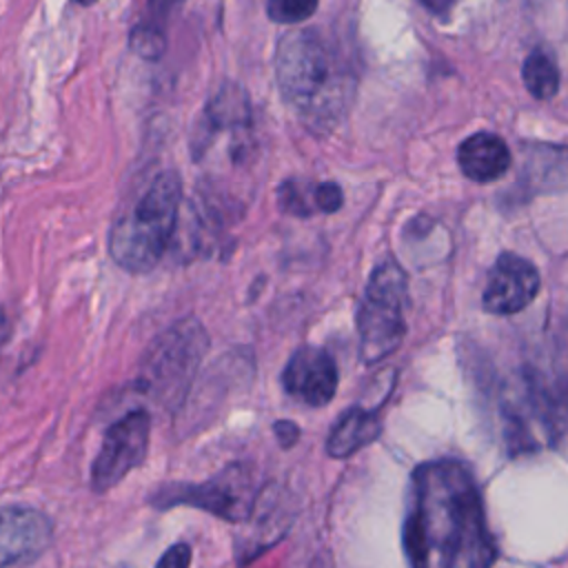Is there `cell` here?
<instances>
[{"instance_id": "9", "label": "cell", "mask_w": 568, "mask_h": 568, "mask_svg": "<svg viewBox=\"0 0 568 568\" xmlns=\"http://www.w3.org/2000/svg\"><path fill=\"white\" fill-rule=\"evenodd\" d=\"M539 291V273L532 262L515 253H501L488 271L481 304L488 313L510 315L524 311Z\"/></svg>"}, {"instance_id": "14", "label": "cell", "mask_w": 568, "mask_h": 568, "mask_svg": "<svg viewBox=\"0 0 568 568\" xmlns=\"http://www.w3.org/2000/svg\"><path fill=\"white\" fill-rule=\"evenodd\" d=\"M320 0H268L266 13L273 22L295 24L311 18L317 11Z\"/></svg>"}, {"instance_id": "20", "label": "cell", "mask_w": 568, "mask_h": 568, "mask_svg": "<svg viewBox=\"0 0 568 568\" xmlns=\"http://www.w3.org/2000/svg\"><path fill=\"white\" fill-rule=\"evenodd\" d=\"M426 9H430L433 13H439V16H444V13H448L450 11V7L457 2V0H419Z\"/></svg>"}, {"instance_id": "13", "label": "cell", "mask_w": 568, "mask_h": 568, "mask_svg": "<svg viewBox=\"0 0 568 568\" xmlns=\"http://www.w3.org/2000/svg\"><path fill=\"white\" fill-rule=\"evenodd\" d=\"M521 78L532 98L550 100L559 89V67L552 53L541 49L528 53L521 69Z\"/></svg>"}, {"instance_id": "7", "label": "cell", "mask_w": 568, "mask_h": 568, "mask_svg": "<svg viewBox=\"0 0 568 568\" xmlns=\"http://www.w3.org/2000/svg\"><path fill=\"white\" fill-rule=\"evenodd\" d=\"M151 419L146 410H131L113 422L102 439V446L91 464V486L98 493L113 488L138 464H142L149 450Z\"/></svg>"}, {"instance_id": "2", "label": "cell", "mask_w": 568, "mask_h": 568, "mask_svg": "<svg viewBox=\"0 0 568 568\" xmlns=\"http://www.w3.org/2000/svg\"><path fill=\"white\" fill-rule=\"evenodd\" d=\"M275 75L284 100L317 126H331L346 111L353 78L337 51L313 29L286 33L275 53Z\"/></svg>"}, {"instance_id": "6", "label": "cell", "mask_w": 568, "mask_h": 568, "mask_svg": "<svg viewBox=\"0 0 568 568\" xmlns=\"http://www.w3.org/2000/svg\"><path fill=\"white\" fill-rule=\"evenodd\" d=\"M255 499L257 484L246 464H231L202 484H178L175 488L158 490V504H162V508L186 504L226 521H244L251 515Z\"/></svg>"}, {"instance_id": "18", "label": "cell", "mask_w": 568, "mask_h": 568, "mask_svg": "<svg viewBox=\"0 0 568 568\" xmlns=\"http://www.w3.org/2000/svg\"><path fill=\"white\" fill-rule=\"evenodd\" d=\"M182 0H149V24L160 27V20H166V16L175 9V4Z\"/></svg>"}, {"instance_id": "3", "label": "cell", "mask_w": 568, "mask_h": 568, "mask_svg": "<svg viewBox=\"0 0 568 568\" xmlns=\"http://www.w3.org/2000/svg\"><path fill=\"white\" fill-rule=\"evenodd\" d=\"M180 197V175L164 171L135 204L115 217L109 231V253L118 266L129 273H146L162 260L175 231Z\"/></svg>"}, {"instance_id": "5", "label": "cell", "mask_w": 568, "mask_h": 568, "mask_svg": "<svg viewBox=\"0 0 568 568\" xmlns=\"http://www.w3.org/2000/svg\"><path fill=\"white\" fill-rule=\"evenodd\" d=\"M408 280L393 260L382 262L368 277L357 311L362 359L375 364L390 355L406 335Z\"/></svg>"}, {"instance_id": "10", "label": "cell", "mask_w": 568, "mask_h": 568, "mask_svg": "<svg viewBox=\"0 0 568 568\" xmlns=\"http://www.w3.org/2000/svg\"><path fill=\"white\" fill-rule=\"evenodd\" d=\"M282 386L308 406L328 404L337 390V366L331 353L320 346H300L282 373Z\"/></svg>"}, {"instance_id": "4", "label": "cell", "mask_w": 568, "mask_h": 568, "mask_svg": "<svg viewBox=\"0 0 568 568\" xmlns=\"http://www.w3.org/2000/svg\"><path fill=\"white\" fill-rule=\"evenodd\" d=\"M206 346L209 337L197 320L175 322L149 346L140 366V390L153 402L173 408L186 395Z\"/></svg>"}, {"instance_id": "21", "label": "cell", "mask_w": 568, "mask_h": 568, "mask_svg": "<svg viewBox=\"0 0 568 568\" xmlns=\"http://www.w3.org/2000/svg\"><path fill=\"white\" fill-rule=\"evenodd\" d=\"M75 2H78V4H84V7H87V4H93L95 0H75Z\"/></svg>"}, {"instance_id": "17", "label": "cell", "mask_w": 568, "mask_h": 568, "mask_svg": "<svg viewBox=\"0 0 568 568\" xmlns=\"http://www.w3.org/2000/svg\"><path fill=\"white\" fill-rule=\"evenodd\" d=\"M189 564H191V546L175 544L160 557L155 568H189Z\"/></svg>"}, {"instance_id": "11", "label": "cell", "mask_w": 568, "mask_h": 568, "mask_svg": "<svg viewBox=\"0 0 568 568\" xmlns=\"http://www.w3.org/2000/svg\"><path fill=\"white\" fill-rule=\"evenodd\" d=\"M510 149L506 142L488 131L473 133L457 149V164L473 182H493L510 169Z\"/></svg>"}, {"instance_id": "15", "label": "cell", "mask_w": 568, "mask_h": 568, "mask_svg": "<svg viewBox=\"0 0 568 568\" xmlns=\"http://www.w3.org/2000/svg\"><path fill=\"white\" fill-rule=\"evenodd\" d=\"M131 47L138 51V55L155 60L162 55L164 51V36L162 29L149 22H140L133 31H131Z\"/></svg>"}, {"instance_id": "1", "label": "cell", "mask_w": 568, "mask_h": 568, "mask_svg": "<svg viewBox=\"0 0 568 568\" xmlns=\"http://www.w3.org/2000/svg\"><path fill=\"white\" fill-rule=\"evenodd\" d=\"M410 568H490L497 548L473 473L455 459L419 464L404 519Z\"/></svg>"}, {"instance_id": "8", "label": "cell", "mask_w": 568, "mask_h": 568, "mask_svg": "<svg viewBox=\"0 0 568 568\" xmlns=\"http://www.w3.org/2000/svg\"><path fill=\"white\" fill-rule=\"evenodd\" d=\"M51 519L29 506H0V568L38 559L51 544Z\"/></svg>"}, {"instance_id": "12", "label": "cell", "mask_w": 568, "mask_h": 568, "mask_svg": "<svg viewBox=\"0 0 568 568\" xmlns=\"http://www.w3.org/2000/svg\"><path fill=\"white\" fill-rule=\"evenodd\" d=\"M379 430L382 424L373 410H364L359 406L348 408L333 426L326 442V450L331 457H348L359 448L368 446L373 439H377Z\"/></svg>"}, {"instance_id": "16", "label": "cell", "mask_w": 568, "mask_h": 568, "mask_svg": "<svg viewBox=\"0 0 568 568\" xmlns=\"http://www.w3.org/2000/svg\"><path fill=\"white\" fill-rule=\"evenodd\" d=\"M342 189L335 182H320L313 186V204L315 211L322 213H335L342 206Z\"/></svg>"}, {"instance_id": "19", "label": "cell", "mask_w": 568, "mask_h": 568, "mask_svg": "<svg viewBox=\"0 0 568 568\" xmlns=\"http://www.w3.org/2000/svg\"><path fill=\"white\" fill-rule=\"evenodd\" d=\"M275 433H277V442H280L282 446L295 444V439H297V435H300V430H297V426H295L293 422H280V424H275Z\"/></svg>"}]
</instances>
